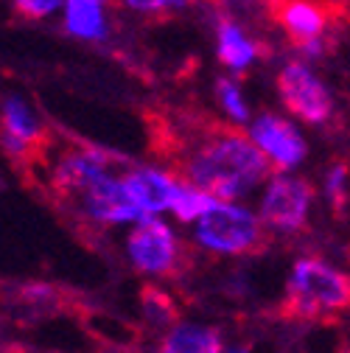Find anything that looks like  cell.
<instances>
[{
	"label": "cell",
	"instance_id": "1",
	"mask_svg": "<svg viewBox=\"0 0 350 353\" xmlns=\"http://www.w3.org/2000/svg\"><path fill=\"white\" fill-rule=\"evenodd\" d=\"M183 180L222 202H241L269 180V163L249 141L247 129L210 123L183 141L174 154Z\"/></svg>",
	"mask_w": 350,
	"mask_h": 353
},
{
	"label": "cell",
	"instance_id": "2",
	"mask_svg": "<svg viewBox=\"0 0 350 353\" xmlns=\"http://www.w3.org/2000/svg\"><path fill=\"white\" fill-rule=\"evenodd\" d=\"M350 305V278L317 255H300L286 283L283 312L297 320H320Z\"/></svg>",
	"mask_w": 350,
	"mask_h": 353
},
{
	"label": "cell",
	"instance_id": "3",
	"mask_svg": "<svg viewBox=\"0 0 350 353\" xmlns=\"http://www.w3.org/2000/svg\"><path fill=\"white\" fill-rule=\"evenodd\" d=\"M194 244L218 258H238L260 252L269 241V233L260 222L258 210L244 202H222L218 199L199 222L191 225Z\"/></svg>",
	"mask_w": 350,
	"mask_h": 353
},
{
	"label": "cell",
	"instance_id": "4",
	"mask_svg": "<svg viewBox=\"0 0 350 353\" xmlns=\"http://www.w3.org/2000/svg\"><path fill=\"white\" fill-rule=\"evenodd\" d=\"M272 20L300 59L314 62L328 46L339 14L336 0H269Z\"/></svg>",
	"mask_w": 350,
	"mask_h": 353
},
{
	"label": "cell",
	"instance_id": "5",
	"mask_svg": "<svg viewBox=\"0 0 350 353\" xmlns=\"http://www.w3.org/2000/svg\"><path fill=\"white\" fill-rule=\"evenodd\" d=\"M275 90L291 121L305 126H328L336 118V96L331 84L314 70L311 62L300 57L286 59L278 68Z\"/></svg>",
	"mask_w": 350,
	"mask_h": 353
},
{
	"label": "cell",
	"instance_id": "6",
	"mask_svg": "<svg viewBox=\"0 0 350 353\" xmlns=\"http://www.w3.org/2000/svg\"><path fill=\"white\" fill-rule=\"evenodd\" d=\"M317 202V188L297 174L272 171L258 196V216L267 233L297 236L309 228Z\"/></svg>",
	"mask_w": 350,
	"mask_h": 353
},
{
	"label": "cell",
	"instance_id": "7",
	"mask_svg": "<svg viewBox=\"0 0 350 353\" xmlns=\"http://www.w3.org/2000/svg\"><path fill=\"white\" fill-rule=\"evenodd\" d=\"M123 252H126V261L132 263V270L146 278L174 275L183 263L180 236L163 216H146L143 222L129 228Z\"/></svg>",
	"mask_w": 350,
	"mask_h": 353
},
{
	"label": "cell",
	"instance_id": "8",
	"mask_svg": "<svg viewBox=\"0 0 350 353\" xmlns=\"http://www.w3.org/2000/svg\"><path fill=\"white\" fill-rule=\"evenodd\" d=\"M247 135L255 143V149L264 154L272 171L294 174L305 160H309V138L300 132V126L280 115V112H258L252 115Z\"/></svg>",
	"mask_w": 350,
	"mask_h": 353
},
{
	"label": "cell",
	"instance_id": "9",
	"mask_svg": "<svg viewBox=\"0 0 350 353\" xmlns=\"http://www.w3.org/2000/svg\"><path fill=\"white\" fill-rule=\"evenodd\" d=\"M51 138H45V126L37 115L34 104L12 93L0 101V146L23 165H34Z\"/></svg>",
	"mask_w": 350,
	"mask_h": 353
},
{
	"label": "cell",
	"instance_id": "10",
	"mask_svg": "<svg viewBox=\"0 0 350 353\" xmlns=\"http://www.w3.org/2000/svg\"><path fill=\"white\" fill-rule=\"evenodd\" d=\"M123 171L104 176V180L93 183L87 191H81L76 199H70L76 213L87 219L90 225H101V228H121V225L143 222L146 216L132 205V199H129L123 188Z\"/></svg>",
	"mask_w": 350,
	"mask_h": 353
},
{
	"label": "cell",
	"instance_id": "11",
	"mask_svg": "<svg viewBox=\"0 0 350 353\" xmlns=\"http://www.w3.org/2000/svg\"><path fill=\"white\" fill-rule=\"evenodd\" d=\"M123 188L143 216H163V213H171L174 202H177V196L185 188V180L174 168L126 165Z\"/></svg>",
	"mask_w": 350,
	"mask_h": 353
},
{
	"label": "cell",
	"instance_id": "12",
	"mask_svg": "<svg viewBox=\"0 0 350 353\" xmlns=\"http://www.w3.org/2000/svg\"><path fill=\"white\" fill-rule=\"evenodd\" d=\"M213 46H216V59L227 70V76H244L260 59L258 39L230 14H218L216 17Z\"/></svg>",
	"mask_w": 350,
	"mask_h": 353
},
{
	"label": "cell",
	"instance_id": "13",
	"mask_svg": "<svg viewBox=\"0 0 350 353\" xmlns=\"http://www.w3.org/2000/svg\"><path fill=\"white\" fill-rule=\"evenodd\" d=\"M112 3L115 0H65L62 3V28L68 37L104 46L112 37Z\"/></svg>",
	"mask_w": 350,
	"mask_h": 353
},
{
	"label": "cell",
	"instance_id": "14",
	"mask_svg": "<svg viewBox=\"0 0 350 353\" xmlns=\"http://www.w3.org/2000/svg\"><path fill=\"white\" fill-rule=\"evenodd\" d=\"M222 350H225L222 331L199 323L174 325L157 347V353H222Z\"/></svg>",
	"mask_w": 350,
	"mask_h": 353
},
{
	"label": "cell",
	"instance_id": "15",
	"mask_svg": "<svg viewBox=\"0 0 350 353\" xmlns=\"http://www.w3.org/2000/svg\"><path fill=\"white\" fill-rule=\"evenodd\" d=\"M213 96H216V104L222 110V115L227 118V126H236V129L249 126L252 110H249V101L244 96V87L238 84L236 76H216Z\"/></svg>",
	"mask_w": 350,
	"mask_h": 353
},
{
	"label": "cell",
	"instance_id": "16",
	"mask_svg": "<svg viewBox=\"0 0 350 353\" xmlns=\"http://www.w3.org/2000/svg\"><path fill=\"white\" fill-rule=\"evenodd\" d=\"M322 199L328 202L331 210L342 213V208L350 199V165L342 160L328 163V168L322 171V185H320Z\"/></svg>",
	"mask_w": 350,
	"mask_h": 353
},
{
	"label": "cell",
	"instance_id": "17",
	"mask_svg": "<svg viewBox=\"0 0 350 353\" xmlns=\"http://www.w3.org/2000/svg\"><path fill=\"white\" fill-rule=\"evenodd\" d=\"M218 199L216 196H210V194H205V191H199V188H194V185H188L185 183V188H183V194L177 196V202H174V208H171V216L177 219L180 225H194V222H199V219L216 205Z\"/></svg>",
	"mask_w": 350,
	"mask_h": 353
},
{
	"label": "cell",
	"instance_id": "18",
	"mask_svg": "<svg viewBox=\"0 0 350 353\" xmlns=\"http://www.w3.org/2000/svg\"><path fill=\"white\" fill-rule=\"evenodd\" d=\"M141 305H143V317L154 325H171L177 320V305H174L171 294L157 286H146L141 292Z\"/></svg>",
	"mask_w": 350,
	"mask_h": 353
},
{
	"label": "cell",
	"instance_id": "19",
	"mask_svg": "<svg viewBox=\"0 0 350 353\" xmlns=\"http://www.w3.org/2000/svg\"><path fill=\"white\" fill-rule=\"evenodd\" d=\"M115 3L135 17H168L194 6V0H115Z\"/></svg>",
	"mask_w": 350,
	"mask_h": 353
},
{
	"label": "cell",
	"instance_id": "20",
	"mask_svg": "<svg viewBox=\"0 0 350 353\" xmlns=\"http://www.w3.org/2000/svg\"><path fill=\"white\" fill-rule=\"evenodd\" d=\"M65 0H12V9L25 20H48L54 14H62Z\"/></svg>",
	"mask_w": 350,
	"mask_h": 353
},
{
	"label": "cell",
	"instance_id": "21",
	"mask_svg": "<svg viewBox=\"0 0 350 353\" xmlns=\"http://www.w3.org/2000/svg\"><path fill=\"white\" fill-rule=\"evenodd\" d=\"M339 14L350 20V0H339Z\"/></svg>",
	"mask_w": 350,
	"mask_h": 353
},
{
	"label": "cell",
	"instance_id": "22",
	"mask_svg": "<svg viewBox=\"0 0 350 353\" xmlns=\"http://www.w3.org/2000/svg\"><path fill=\"white\" fill-rule=\"evenodd\" d=\"M230 353H249V347H247V345H241V347H233Z\"/></svg>",
	"mask_w": 350,
	"mask_h": 353
},
{
	"label": "cell",
	"instance_id": "23",
	"mask_svg": "<svg viewBox=\"0 0 350 353\" xmlns=\"http://www.w3.org/2000/svg\"><path fill=\"white\" fill-rule=\"evenodd\" d=\"M339 353H350V345H344V347H339Z\"/></svg>",
	"mask_w": 350,
	"mask_h": 353
}]
</instances>
